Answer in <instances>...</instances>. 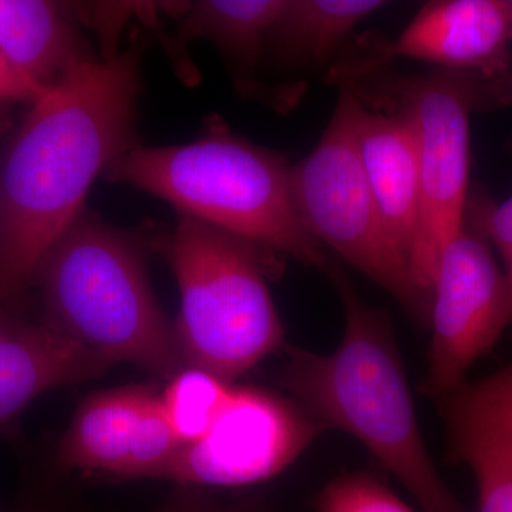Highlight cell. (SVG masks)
<instances>
[{"mask_svg": "<svg viewBox=\"0 0 512 512\" xmlns=\"http://www.w3.org/2000/svg\"><path fill=\"white\" fill-rule=\"evenodd\" d=\"M49 90V89H47ZM47 90L40 89L20 76L2 56H0V101H25L35 103Z\"/></svg>", "mask_w": 512, "mask_h": 512, "instance_id": "23", "label": "cell"}, {"mask_svg": "<svg viewBox=\"0 0 512 512\" xmlns=\"http://www.w3.org/2000/svg\"><path fill=\"white\" fill-rule=\"evenodd\" d=\"M325 274L345 311L342 340L329 355L288 348L286 389L326 430L359 440L421 512H473L448 490L430 457L389 316L367 305L333 262Z\"/></svg>", "mask_w": 512, "mask_h": 512, "instance_id": "2", "label": "cell"}, {"mask_svg": "<svg viewBox=\"0 0 512 512\" xmlns=\"http://www.w3.org/2000/svg\"><path fill=\"white\" fill-rule=\"evenodd\" d=\"M26 512H59L56 510H53V508H32V510L26 511Z\"/></svg>", "mask_w": 512, "mask_h": 512, "instance_id": "25", "label": "cell"}, {"mask_svg": "<svg viewBox=\"0 0 512 512\" xmlns=\"http://www.w3.org/2000/svg\"><path fill=\"white\" fill-rule=\"evenodd\" d=\"M143 45L84 63L32 103L0 177V306L15 309L83 211L97 175L137 147Z\"/></svg>", "mask_w": 512, "mask_h": 512, "instance_id": "1", "label": "cell"}, {"mask_svg": "<svg viewBox=\"0 0 512 512\" xmlns=\"http://www.w3.org/2000/svg\"><path fill=\"white\" fill-rule=\"evenodd\" d=\"M512 156V140L508 143ZM497 249L504 262V276L512 313V195L501 204L493 205L483 198L468 197L466 220Z\"/></svg>", "mask_w": 512, "mask_h": 512, "instance_id": "21", "label": "cell"}, {"mask_svg": "<svg viewBox=\"0 0 512 512\" xmlns=\"http://www.w3.org/2000/svg\"><path fill=\"white\" fill-rule=\"evenodd\" d=\"M10 127L9 103L0 101V141L5 137Z\"/></svg>", "mask_w": 512, "mask_h": 512, "instance_id": "24", "label": "cell"}, {"mask_svg": "<svg viewBox=\"0 0 512 512\" xmlns=\"http://www.w3.org/2000/svg\"><path fill=\"white\" fill-rule=\"evenodd\" d=\"M328 82L362 106L403 113L419 148L421 208L412 269L431 301L440 255L464 227L470 178V119L512 103V74L485 76L436 69L399 73L390 66H330Z\"/></svg>", "mask_w": 512, "mask_h": 512, "instance_id": "5", "label": "cell"}, {"mask_svg": "<svg viewBox=\"0 0 512 512\" xmlns=\"http://www.w3.org/2000/svg\"><path fill=\"white\" fill-rule=\"evenodd\" d=\"M33 281L47 325L111 366L131 363L164 380L185 367L136 241L97 215L80 212Z\"/></svg>", "mask_w": 512, "mask_h": 512, "instance_id": "4", "label": "cell"}, {"mask_svg": "<svg viewBox=\"0 0 512 512\" xmlns=\"http://www.w3.org/2000/svg\"><path fill=\"white\" fill-rule=\"evenodd\" d=\"M284 6L285 0H200L181 18L178 37L211 42L224 56L237 92L261 96L258 67L266 37Z\"/></svg>", "mask_w": 512, "mask_h": 512, "instance_id": "15", "label": "cell"}, {"mask_svg": "<svg viewBox=\"0 0 512 512\" xmlns=\"http://www.w3.org/2000/svg\"><path fill=\"white\" fill-rule=\"evenodd\" d=\"M448 436H468L512 448V362L439 400Z\"/></svg>", "mask_w": 512, "mask_h": 512, "instance_id": "17", "label": "cell"}, {"mask_svg": "<svg viewBox=\"0 0 512 512\" xmlns=\"http://www.w3.org/2000/svg\"><path fill=\"white\" fill-rule=\"evenodd\" d=\"M325 430L295 400L234 386L210 431L181 447L158 480L202 488L261 483L291 466Z\"/></svg>", "mask_w": 512, "mask_h": 512, "instance_id": "9", "label": "cell"}, {"mask_svg": "<svg viewBox=\"0 0 512 512\" xmlns=\"http://www.w3.org/2000/svg\"><path fill=\"white\" fill-rule=\"evenodd\" d=\"M234 384L198 367L185 366L168 380L161 404L181 446L197 443L227 406Z\"/></svg>", "mask_w": 512, "mask_h": 512, "instance_id": "18", "label": "cell"}, {"mask_svg": "<svg viewBox=\"0 0 512 512\" xmlns=\"http://www.w3.org/2000/svg\"><path fill=\"white\" fill-rule=\"evenodd\" d=\"M289 167L284 154L252 143L214 117L197 140L137 146L104 175L167 201L184 217L326 272L328 256L293 211Z\"/></svg>", "mask_w": 512, "mask_h": 512, "instance_id": "3", "label": "cell"}, {"mask_svg": "<svg viewBox=\"0 0 512 512\" xmlns=\"http://www.w3.org/2000/svg\"><path fill=\"white\" fill-rule=\"evenodd\" d=\"M288 183L293 211L306 232L390 293L421 326H429L431 301L384 225L342 92L312 153L289 167Z\"/></svg>", "mask_w": 512, "mask_h": 512, "instance_id": "7", "label": "cell"}, {"mask_svg": "<svg viewBox=\"0 0 512 512\" xmlns=\"http://www.w3.org/2000/svg\"><path fill=\"white\" fill-rule=\"evenodd\" d=\"M0 56L43 90L96 60L62 6L45 0H0Z\"/></svg>", "mask_w": 512, "mask_h": 512, "instance_id": "14", "label": "cell"}, {"mask_svg": "<svg viewBox=\"0 0 512 512\" xmlns=\"http://www.w3.org/2000/svg\"><path fill=\"white\" fill-rule=\"evenodd\" d=\"M153 512H262V505L249 500L220 503L202 487L178 485L177 490Z\"/></svg>", "mask_w": 512, "mask_h": 512, "instance_id": "22", "label": "cell"}, {"mask_svg": "<svg viewBox=\"0 0 512 512\" xmlns=\"http://www.w3.org/2000/svg\"><path fill=\"white\" fill-rule=\"evenodd\" d=\"M512 323L503 269L487 238L464 227L440 255L431 296V343L424 393L444 399Z\"/></svg>", "mask_w": 512, "mask_h": 512, "instance_id": "8", "label": "cell"}, {"mask_svg": "<svg viewBox=\"0 0 512 512\" xmlns=\"http://www.w3.org/2000/svg\"><path fill=\"white\" fill-rule=\"evenodd\" d=\"M511 40L512 2L431 0L394 39L379 32L350 37L335 64L366 69L404 57L436 69L507 76Z\"/></svg>", "mask_w": 512, "mask_h": 512, "instance_id": "10", "label": "cell"}, {"mask_svg": "<svg viewBox=\"0 0 512 512\" xmlns=\"http://www.w3.org/2000/svg\"><path fill=\"white\" fill-rule=\"evenodd\" d=\"M316 512H419L413 510L383 481L367 473L343 474L319 495Z\"/></svg>", "mask_w": 512, "mask_h": 512, "instance_id": "20", "label": "cell"}, {"mask_svg": "<svg viewBox=\"0 0 512 512\" xmlns=\"http://www.w3.org/2000/svg\"><path fill=\"white\" fill-rule=\"evenodd\" d=\"M110 363L52 326L0 306V430L37 397L103 375Z\"/></svg>", "mask_w": 512, "mask_h": 512, "instance_id": "13", "label": "cell"}, {"mask_svg": "<svg viewBox=\"0 0 512 512\" xmlns=\"http://www.w3.org/2000/svg\"><path fill=\"white\" fill-rule=\"evenodd\" d=\"M183 447L153 386L131 384L87 397L57 447L69 470L124 480L158 478Z\"/></svg>", "mask_w": 512, "mask_h": 512, "instance_id": "11", "label": "cell"}, {"mask_svg": "<svg viewBox=\"0 0 512 512\" xmlns=\"http://www.w3.org/2000/svg\"><path fill=\"white\" fill-rule=\"evenodd\" d=\"M451 456L467 464L478 488V512H512V448L474 437L451 436Z\"/></svg>", "mask_w": 512, "mask_h": 512, "instance_id": "19", "label": "cell"}, {"mask_svg": "<svg viewBox=\"0 0 512 512\" xmlns=\"http://www.w3.org/2000/svg\"><path fill=\"white\" fill-rule=\"evenodd\" d=\"M387 5L382 0H285L265 52L289 66L318 69L340 55L357 25Z\"/></svg>", "mask_w": 512, "mask_h": 512, "instance_id": "16", "label": "cell"}, {"mask_svg": "<svg viewBox=\"0 0 512 512\" xmlns=\"http://www.w3.org/2000/svg\"><path fill=\"white\" fill-rule=\"evenodd\" d=\"M151 247L180 289L175 332L185 366L234 383L284 348V325L268 288L278 255L184 215Z\"/></svg>", "mask_w": 512, "mask_h": 512, "instance_id": "6", "label": "cell"}, {"mask_svg": "<svg viewBox=\"0 0 512 512\" xmlns=\"http://www.w3.org/2000/svg\"><path fill=\"white\" fill-rule=\"evenodd\" d=\"M339 92L348 101L357 153L384 225L412 266L421 208L420 157L412 121L403 113L367 109L352 94Z\"/></svg>", "mask_w": 512, "mask_h": 512, "instance_id": "12", "label": "cell"}]
</instances>
